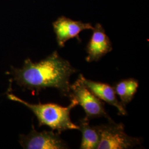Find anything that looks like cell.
<instances>
[{
	"mask_svg": "<svg viewBox=\"0 0 149 149\" xmlns=\"http://www.w3.org/2000/svg\"><path fill=\"white\" fill-rule=\"evenodd\" d=\"M7 97L10 100L18 102L30 109L37 118L39 127L48 126L59 134L68 130H79V125L72 122L70 118L71 109L77 105L76 100L73 98H70L71 103L69 106L62 107L55 103L31 104L11 93H8Z\"/></svg>",
	"mask_w": 149,
	"mask_h": 149,
	"instance_id": "obj_2",
	"label": "cell"
},
{
	"mask_svg": "<svg viewBox=\"0 0 149 149\" xmlns=\"http://www.w3.org/2000/svg\"><path fill=\"white\" fill-rule=\"evenodd\" d=\"M79 78L99 99L115 107L120 115L126 116L127 114L125 107L124 106L120 101L118 100L113 87L107 84L87 79L82 74L79 75Z\"/></svg>",
	"mask_w": 149,
	"mask_h": 149,
	"instance_id": "obj_8",
	"label": "cell"
},
{
	"mask_svg": "<svg viewBox=\"0 0 149 149\" xmlns=\"http://www.w3.org/2000/svg\"><path fill=\"white\" fill-rule=\"evenodd\" d=\"M69 98L76 100L86 113V117L90 120L95 118H111L104 109V103L91 91L79 78L70 85Z\"/></svg>",
	"mask_w": 149,
	"mask_h": 149,
	"instance_id": "obj_4",
	"label": "cell"
},
{
	"mask_svg": "<svg viewBox=\"0 0 149 149\" xmlns=\"http://www.w3.org/2000/svg\"><path fill=\"white\" fill-rule=\"evenodd\" d=\"M92 31L90 40L86 48L87 53L86 60L88 63L98 61L113 49L111 40L101 24L97 23Z\"/></svg>",
	"mask_w": 149,
	"mask_h": 149,
	"instance_id": "obj_7",
	"label": "cell"
},
{
	"mask_svg": "<svg viewBox=\"0 0 149 149\" xmlns=\"http://www.w3.org/2000/svg\"><path fill=\"white\" fill-rule=\"evenodd\" d=\"M108 120L107 124L96 126L100 137L97 149H132L142 143L141 139L132 137L125 133L123 123H116L111 118Z\"/></svg>",
	"mask_w": 149,
	"mask_h": 149,
	"instance_id": "obj_3",
	"label": "cell"
},
{
	"mask_svg": "<svg viewBox=\"0 0 149 149\" xmlns=\"http://www.w3.org/2000/svg\"><path fill=\"white\" fill-rule=\"evenodd\" d=\"M139 87L138 80L134 79L122 80L115 84L113 88L124 107L132 101Z\"/></svg>",
	"mask_w": 149,
	"mask_h": 149,
	"instance_id": "obj_10",
	"label": "cell"
},
{
	"mask_svg": "<svg viewBox=\"0 0 149 149\" xmlns=\"http://www.w3.org/2000/svg\"><path fill=\"white\" fill-rule=\"evenodd\" d=\"M77 71L69 61L55 51L38 63L26 59L22 69L12 68V73L17 84L24 88L37 92L54 88L62 96L70 97V78Z\"/></svg>",
	"mask_w": 149,
	"mask_h": 149,
	"instance_id": "obj_1",
	"label": "cell"
},
{
	"mask_svg": "<svg viewBox=\"0 0 149 149\" xmlns=\"http://www.w3.org/2000/svg\"><path fill=\"white\" fill-rule=\"evenodd\" d=\"M20 144L24 149H65L69 147L61 138L60 134L52 131L38 132L33 127L27 135L20 136Z\"/></svg>",
	"mask_w": 149,
	"mask_h": 149,
	"instance_id": "obj_5",
	"label": "cell"
},
{
	"mask_svg": "<svg viewBox=\"0 0 149 149\" xmlns=\"http://www.w3.org/2000/svg\"><path fill=\"white\" fill-rule=\"evenodd\" d=\"M53 26L57 43L61 48L64 47L65 43L71 39L76 38L80 42H81L79 37L80 33L86 29L93 30L94 28L89 23L74 21L64 16L54 22Z\"/></svg>",
	"mask_w": 149,
	"mask_h": 149,
	"instance_id": "obj_6",
	"label": "cell"
},
{
	"mask_svg": "<svg viewBox=\"0 0 149 149\" xmlns=\"http://www.w3.org/2000/svg\"><path fill=\"white\" fill-rule=\"evenodd\" d=\"M79 127L82 134L80 149H97L100 139L97 127L91 126L90 124V119L86 117L80 119Z\"/></svg>",
	"mask_w": 149,
	"mask_h": 149,
	"instance_id": "obj_9",
	"label": "cell"
}]
</instances>
